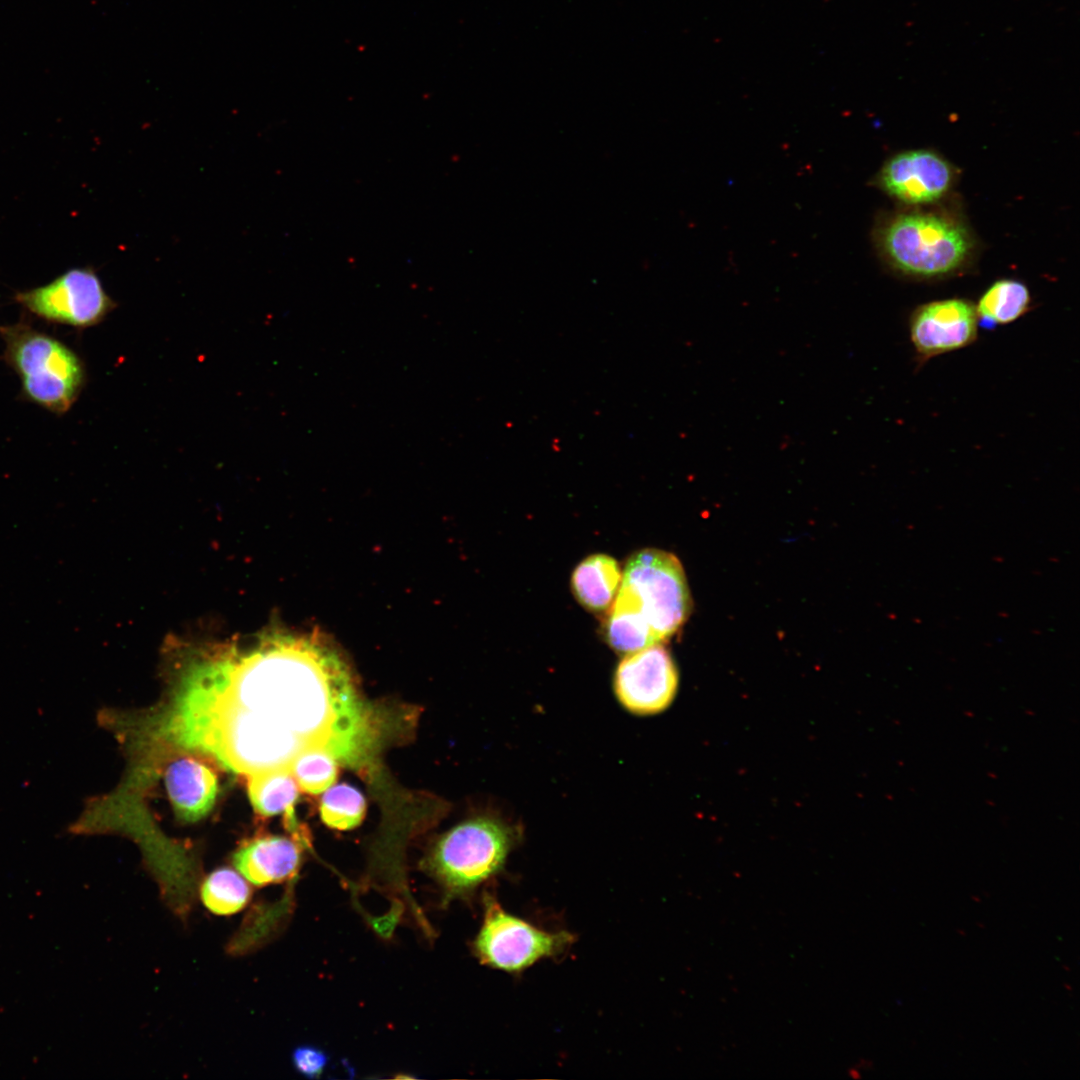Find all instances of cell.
<instances>
[{"mask_svg": "<svg viewBox=\"0 0 1080 1080\" xmlns=\"http://www.w3.org/2000/svg\"><path fill=\"white\" fill-rule=\"evenodd\" d=\"M372 714L334 650L313 636L280 634L191 665L160 735L247 777L290 772L315 748L357 768L376 738Z\"/></svg>", "mask_w": 1080, "mask_h": 1080, "instance_id": "obj_1", "label": "cell"}, {"mask_svg": "<svg viewBox=\"0 0 1080 1080\" xmlns=\"http://www.w3.org/2000/svg\"><path fill=\"white\" fill-rule=\"evenodd\" d=\"M877 248L899 273L916 279H937L959 272L968 263L974 241L954 217L925 211L904 212L880 222L874 232Z\"/></svg>", "mask_w": 1080, "mask_h": 1080, "instance_id": "obj_2", "label": "cell"}, {"mask_svg": "<svg viewBox=\"0 0 1080 1080\" xmlns=\"http://www.w3.org/2000/svg\"><path fill=\"white\" fill-rule=\"evenodd\" d=\"M4 360L21 382L24 399L55 414L78 399L86 371L81 358L59 339L24 322L0 326Z\"/></svg>", "mask_w": 1080, "mask_h": 1080, "instance_id": "obj_3", "label": "cell"}, {"mask_svg": "<svg viewBox=\"0 0 1080 1080\" xmlns=\"http://www.w3.org/2000/svg\"><path fill=\"white\" fill-rule=\"evenodd\" d=\"M692 600L679 559L666 551L644 549L626 562L610 609L635 616L659 643L688 619Z\"/></svg>", "mask_w": 1080, "mask_h": 1080, "instance_id": "obj_4", "label": "cell"}, {"mask_svg": "<svg viewBox=\"0 0 1080 1080\" xmlns=\"http://www.w3.org/2000/svg\"><path fill=\"white\" fill-rule=\"evenodd\" d=\"M513 842V832L504 823L487 817L470 819L441 836L425 868L447 897L462 895L502 868Z\"/></svg>", "mask_w": 1080, "mask_h": 1080, "instance_id": "obj_5", "label": "cell"}, {"mask_svg": "<svg viewBox=\"0 0 1080 1080\" xmlns=\"http://www.w3.org/2000/svg\"><path fill=\"white\" fill-rule=\"evenodd\" d=\"M566 931L549 932L507 913L486 897L483 923L473 942L478 960L491 968L515 973L558 955L573 942Z\"/></svg>", "mask_w": 1080, "mask_h": 1080, "instance_id": "obj_6", "label": "cell"}, {"mask_svg": "<svg viewBox=\"0 0 1080 1080\" xmlns=\"http://www.w3.org/2000/svg\"><path fill=\"white\" fill-rule=\"evenodd\" d=\"M14 299L47 322L75 328L99 324L116 307L90 266L71 268L45 285L17 292Z\"/></svg>", "mask_w": 1080, "mask_h": 1080, "instance_id": "obj_7", "label": "cell"}, {"mask_svg": "<svg viewBox=\"0 0 1080 1080\" xmlns=\"http://www.w3.org/2000/svg\"><path fill=\"white\" fill-rule=\"evenodd\" d=\"M918 367L934 357L973 344L978 336L975 305L964 298L934 300L917 306L908 322Z\"/></svg>", "mask_w": 1080, "mask_h": 1080, "instance_id": "obj_8", "label": "cell"}, {"mask_svg": "<svg viewBox=\"0 0 1080 1080\" xmlns=\"http://www.w3.org/2000/svg\"><path fill=\"white\" fill-rule=\"evenodd\" d=\"M678 688V671L660 644L627 654L615 673V691L631 712L653 714L666 709Z\"/></svg>", "mask_w": 1080, "mask_h": 1080, "instance_id": "obj_9", "label": "cell"}, {"mask_svg": "<svg viewBox=\"0 0 1080 1080\" xmlns=\"http://www.w3.org/2000/svg\"><path fill=\"white\" fill-rule=\"evenodd\" d=\"M954 178V169L946 159L933 151L918 149L891 157L877 174L875 184L903 203L923 205L943 198Z\"/></svg>", "mask_w": 1080, "mask_h": 1080, "instance_id": "obj_10", "label": "cell"}, {"mask_svg": "<svg viewBox=\"0 0 1080 1080\" xmlns=\"http://www.w3.org/2000/svg\"><path fill=\"white\" fill-rule=\"evenodd\" d=\"M236 870L252 885L264 887L294 878L301 863L295 839L269 835L240 846L232 856Z\"/></svg>", "mask_w": 1080, "mask_h": 1080, "instance_id": "obj_11", "label": "cell"}, {"mask_svg": "<svg viewBox=\"0 0 1080 1080\" xmlns=\"http://www.w3.org/2000/svg\"><path fill=\"white\" fill-rule=\"evenodd\" d=\"M164 783L176 816L184 822H196L213 808L217 794V776L203 762L183 756L165 770Z\"/></svg>", "mask_w": 1080, "mask_h": 1080, "instance_id": "obj_12", "label": "cell"}, {"mask_svg": "<svg viewBox=\"0 0 1080 1080\" xmlns=\"http://www.w3.org/2000/svg\"><path fill=\"white\" fill-rule=\"evenodd\" d=\"M617 561L605 554H593L581 561L571 577L577 601L592 612L610 608L621 583Z\"/></svg>", "mask_w": 1080, "mask_h": 1080, "instance_id": "obj_13", "label": "cell"}, {"mask_svg": "<svg viewBox=\"0 0 1080 1080\" xmlns=\"http://www.w3.org/2000/svg\"><path fill=\"white\" fill-rule=\"evenodd\" d=\"M979 328L994 329L1015 322L1031 309L1028 287L1016 279H999L975 305Z\"/></svg>", "mask_w": 1080, "mask_h": 1080, "instance_id": "obj_14", "label": "cell"}, {"mask_svg": "<svg viewBox=\"0 0 1080 1080\" xmlns=\"http://www.w3.org/2000/svg\"><path fill=\"white\" fill-rule=\"evenodd\" d=\"M248 796L254 810L262 816L283 814L287 828L295 831L294 805L299 789L288 771H275L248 777Z\"/></svg>", "mask_w": 1080, "mask_h": 1080, "instance_id": "obj_15", "label": "cell"}, {"mask_svg": "<svg viewBox=\"0 0 1080 1080\" xmlns=\"http://www.w3.org/2000/svg\"><path fill=\"white\" fill-rule=\"evenodd\" d=\"M252 898L249 882L236 870L220 867L200 885V900L211 913L229 916L242 911Z\"/></svg>", "mask_w": 1080, "mask_h": 1080, "instance_id": "obj_16", "label": "cell"}, {"mask_svg": "<svg viewBox=\"0 0 1080 1080\" xmlns=\"http://www.w3.org/2000/svg\"><path fill=\"white\" fill-rule=\"evenodd\" d=\"M366 813V801L355 787L341 783L329 787L320 802V817L324 824L336 830H350L361 824Z\"/></svg>", "mask_w": 1080, "mask_h": 1080, "instance_id": "obj_17", "label": "cell"}, {"mask_svg": "<svg viewBox=\"0 0 1080 1080\" xmlns=\"http://www.w3.org/2000/svg\"><path fill=\"white\" fill-rule=\"evenodd\" d=\"M338 764L331 753L315 748L298 755L291 765L290 772L302 791L317 795L325 792L335 782Z\"/></svg>", "mask_w": 1080, "mask_h": 1080, "instance_id": "obj_18", "label": "cell"}, {"mask_svg": "<svg viewBox=\"0 0 1080 1080\" xmlns=\"http://www.w3.org/2000/svg\"><path fill=\"white\" fill-rule=\"evenodd\" d=\"M296 1072L310 1079H317L328 1064V1055L321 1048L313 1045L296 1047L291 1055Z\"/></svg>", "mask_w": 1080, "mask_h": 1080, "instance_id": "obj_19", "label": "cell"}]
</instances>
